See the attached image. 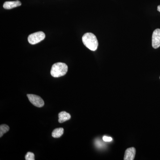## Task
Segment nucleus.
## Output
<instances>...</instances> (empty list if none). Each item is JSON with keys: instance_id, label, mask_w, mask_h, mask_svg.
<instances>
[{"instance_id": "obj_1", "label": "nucleus", "mask_w": 160, "mask_h": 160, "mask_svg": "<svg viewBox=\"0 0 160 160\" xmlns=\"http://www.w3.org/2000/svg\"><path fill=\"white\" fill-rule=\"evenodd\" d=\"M82 40L84 45L91 51H96L98 46V42L94 34L87 32L83 36Z\"/></svg>"}, {"instance_id": "obj_11", "label": "nucleus", "mask_w": 160, "mask_h": 160, "mask_svg": "<svg viewBox=\"0 0 160 160\" xmlns=\"http://www.w3.org/2000/svg\"><path fill=\"white\" fill-rule=\"evenodd\" d=\"M25 158L26 160H34V153L31 152H28L26 154Z\"/></svg>"}, {"instance_id": "obj_7", "label": "nucleus", "mask_w": 160, "mask_h": 160, "mask_svg": "<svg viewBox=\"0 0 160 160\" xmlns=\"http://www.w3.org/2000/svg\"><path fill=\"white\" fill-rule=\"evenodd\" d=\"M21 5L22 3L19 1H9L4 3L3 7L5 9H10L21 6Z\"/></svg>"}, {"instance_id": "obj_2", "label": "nucleus", "mask_w": 160, "mask_h": 160, "mask_svg": "<svg viewBox=\"0 0 160 160\" xmlns=\"http://www.w3.org/2000/svg\"><path fill=\"white\" fill-rule=\"evenodd\" d=\"M68 71V66L65 63L58 62L52 65L51 75L54 78H59L65 75Z\"/></svg>"}, {"instance_id": "obj_5", "label": "nucleus", "mask_w": 160, "mask_h": 160, "mask_svg": "<svg viewBox=\"0 0 160 160\" xmlns=\"http://www.w3.org/2000/svg\"><path fill=\"white\" fill-rule=\"evenodd\" d=\"M152 46L157 49L160 46V29H156L152 35Z\"/></svg>"}, {"instance_id": "obj_13", "label": "nucleus", "mask_w": 160, "mask_h": 160, "mask_svg": "<svg viewBox=\"0 0 160 160\" xmlns=\"http://www.w3.org/2000/svg\"><path fill=\"white\" fill-rule=\"evenodd\" d=\"M158 10L160 12V5L158 6Z\"/></svg>"}, {"instance_id": "obj_10", "label": "nucleus", "mask_w": 160, "mask_h": 160, "mask_svg": "<svg viewBox=\"0 0 160 160\" xmlns=\"http://www.w3.org/2000/svg\"><path fill=\"white\" fill-rule=\"evenodd\" d=\"M9 127L7 125H2L0 126V137H2L4 133L9 131Z\"/></svg>"}, {"instance_id": "obj_8", "label": "nucleus", "mask_w": 160, "mask_h": 160, "mask_svg": "<svg viewBox=\"0 0 160 160\" xmlns=\"http://www.w3.org/2000/svg\"><path fill=\"white\" fill-rule=\"evenodd\" d=\"M58 122L60 123L64 122L71 118V115L65 111H62L58 114Z\"/></svg>"}, {"instance_id": "obj_3", "label": "nucleus", "mask_w": 160, "mask_h": 160, "mask_svg": "<svg viewBox=\"0 0 160 160\" xmlns=\"http://www.w3.org/2000/svg\"><path fill=\"white\" fill-rule=\"evenodd\" d=\"M46 38V35L43 32L40 31L29 35L28 40L31 45H35L43 41Z\"/></svg>"}, {"instance_id": "obj_14", "label": "nucleus", "mask_w": 160, "mask_h": 160, "mask_svg": "<svg viewBox=\"0 0 160 160\" xmlns=\"http://www.w3.org/2000/svg\"></svg>"}, {"instance_id": "obj_12", "label": "nucleus", "mask_w": 160, "mask_h": 160, "mask_svg": "<svg viewBox=\"0 0 160 160\" xmlns=\"http://www.w3.org/2000/svg\"><path fill=\"white\" fill-rule=\"evenodd\" d=\"M103 140L105 142H109L112 141V138L110 137L104 136L103 137Z\"/></svg>"}, {"instance_id": "obj_4", "label": "nucleus", "mask_w": 160, "mask_h": 160, "mask_svg": "<svg viewBox=\"0 0 160 160\" xmlns=\"http://www.w3.org/2000/svg\"><path fill=\"white\" fill-rule=\"evenodd\" d=\"M27 96L30 102L34 106L39 108H41L44 106L45 103L42 99L40 97L36 95L32 94H28Z\"/></svg>"}, {"instance_id": "obj_6", "label": "nucleus", "mask_w": 160, "mask_h": 160, "mask_svg": "<svg viewBox=\"0 0 160 160\" xmlns=\"http://www.w3.org/2000/svg\"><path fill=\"white\" fill-rule=\"evenodd\" d=\"M136 154V149L134 147H131L126 149L125 152L124 160H133Z\"/></svg>"}, {"instance_id": "obj_9", "label": "nucleus", "mask_w": 160, "mask_h": 160, "mask_svg": "<svg viewBox=\"0 0 160 160\" xmlns=\"http://www.w3.org/2000/svg\"><path fill=\"white\" fill-rule=\"evenodd\" d=\"M64 133V129L62 128H57L55 129L52 131V135L54 138H59L61 137Z\"/></svg>"}]
</instances>
